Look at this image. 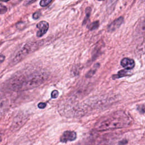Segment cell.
Wrapping results in <instances>:
<instances>
[{
	"mask_svg": "<svg viewBox=\"0 0 145 145\" xmlns=\"http://www.w3.org/2000/svg\"><path fill=\"white\" fill-rule=\"evenodd\" d=\"M130 70H127V69H124V70H122L120 71L117 74L113 75L112 77L113 79H117V78H122L124 77L127 76V75H129V72H128Z\"/></svg>",
	"mask_w": 145,
	"mask_h": 145,
	"instance_id": "ba28073f",
	"label": "cell"
},
{
	"mask_svg": "<svg viewBox=\"0 0 145 145\" xmlns=\"http://www.w3.org/2000/svg\"><path fill=\"white\" fill-rule=\"evenodd\" d=\"M99 1H103V0H99Z\"/></svg>",
	"mask_w": 145,
	"mask_h": 145,
	"instance_id": "d6986e66",
	"label": "cell"
},
{
	"mask_svg": "<svg viewBox=\"0 0 145 145\" xmlns=\"http://www.w3.org/2000/svg\"><path fill=\"white\" fill-rule=\"evenodd\" d=\"M77 133L73 131H65L60 137V141L63 143L73 141L76 140Z\"/></svg>",
	"mask_w": 145,
	"mask_h": 145,
	"instance_id": "3957f363",
	"label": "cell"
},
{
	"mask_svg": "<svg viewBox=\"0 0 145 145\" xmlns=\"http://www.w3.org/2000/svg\"><path fill=\"white\" fill-rule=\"evenodd\" d=\"M132 120L124 112L119 111L102 119L96 124L95 128L98 131L120 129L131 125Z\"/></svg>",
	"mask_w": 145,
	"mask_h": 145,
	"instance_id": "6da1fadb",
	"label": "cell"
},
{
	"mask_svg": "<svg viewBox=\"0 0 145 145\" xmlns=\"http://www.w3.org/2000/svg\"><path fill=\"white\" fill-rule=\"evenodd\" d=\"M26 119V117L24 116L23 114H19L18 115L17 117H16L15 120L13 122V128L15 129H18L20 128L22 126L23 123L25 122V121Z\"/></svg>",
	"mask_w": 145,
	"mask_h": 145,
	"instance_id": "52a82bcc",
	"label": "cell"
},
{
	"mask_svg": "<svg viewBox=\"0 0 145 145\" xmlns=\"http://www.w3.org/2000/svg\"><path fill=\"white\" fill-rule=\"evenodd\" d=\"M4 59H5V57L3 55H1V62H3V60H4Z\"/></svg>",
	"mask_w": 145,
	"mask_h": 145,
	"instance_id": "e0dca14e",
	"label": "cell"
},
{
	"mask_svg": "<svg viewBox=\"0 0 145 145\" xmlns=\"http://www.w3.org/2000/svg\"><path fill=\"white\" fill-rule=\"evenodd\" d=\"M41 16V13L40 12H36L34 14H33V18L34 19H38Z\"/></svg>",
	"mask_w": 145,
	"mask_h": 145,
	"instance_id": "4fadbf2b",
	"label": "cell"
},
{
	"mask_svg": "<svg viewBox=\"0 0 145 145\" xmlns=\"http://www.w3.org/2000/svg\"><path fill=\"white\" fill-rule=\"evenodd\" d=\"M1 1L3 2H8L9 1H10V0H1Z\"/></svg>",
	"mask_w": 145,
	"mask_h": 145,
	"instance_id": "ac0fdd59",
	"label": "cell"
},
{
	"mask_svg": "<svg viewBox=\"0 0 145 145\" xmlns=\"http://www.w3.org/2000/svg\"><path fill=\"white\" fill-rule=\"evenodd\" d=\"M32 46H30V44H26L24 46L22 49L18 52L16 57H14V59L12 61L14 63H16L18 62H19L21 60H22L23 57H25L27 54H28V53L30 52V49H31Z\"/></svg>",
	"mask_w": 145,
	"mask_h": 145,
	"instance_id": "7a4b0ae2",
	"label": "cell"
},
{
	"mask_svg": "<svg viewBox=\"0 0 145 145\" xmlns=\"http://www.w3.org/2000/svg\"><path fill=\"white\" fill-rule=\"evenodd\" d=\"M98 145H103V144H98Z\"/></svg>",
	"mask_w": 145,
	"mask_h": 145,
	"instance_id": "ffe728a7",
	"label": "cell"
},
{
	"mask_svg": "<svg viewBox=\"0 0 145 145\" xmlns=\"http://www.w3.org/2000/svg\"><path fill=\"white\" fill-rule=\"evenodd\" d=\"M124 22V18L120 17L117 18L115 20H114L112 23H111L108 27V31L110 32H112L116 31L122 25Z\"/></svg>",
	"mask_w": 145,
	"mask_h": 145,
	"instance_id": "5b68a950",
	"label": "cell"
},
{
	"mask_svg": "<svg viewBox=\"0 0 145 145\" xmlns=\"http://www.w3.org/2000/svg\"><path fill=\"white\" fill-rule=\"evenodd\" d=\"M59 96V92L57 90H54L52 92V93H51V97L53 99H56Z\"/></svg>",
	"mask_w": 145,
	"mask_h": 145,
	"instance_id": "7c38bea8",
	"label": "cell"
},
{
	"mask_svg": "<svg viewBox=\"0 0 145 145\" xmlns=\"http://www.w3.org/2000/svg\"><path fill=\"white\" fill-rule=\"evenodd\" d=\"M35 1V0H27V1H26V5H28L30 4H31V3L34 2Z\"/></svg>",
	"mask_w": 145,
	"mask_h": 145,
	"instance_id": "2e32d148",
	"label": "cell"
},
{
	"mask_svg": "<svg viewBox=\"0 0 145 145\" xmlns=\"http://www.w3.org/2000/svg\"><path fill=\"white\" fill-rule=\"evenodd\" d=\"M99 66L98 63H97V64H96V65H94V67H93V68L91 69V70H90V71L88 72V73L87 74L86 76H87V77H90L92 76V75H93V74H94V73L96 72V70H97V69H98V68H99Z\"/></svg>",
	"mask_w": 145,
	"mask_h": 145,
	"instance_id": "9c48e42d",
	"label": "cell"
},
{
	"mask_svg": "<svg viewBox=\"0 0 145 145\" xmlns=\"http://www.w3.org/2000/svg\"><path fill=\"white\" fill-rule=\"evenodd\" d=\"M121 65L127 70H131L134 68L135 62L133 59L129 58L123 59L121 61Z\"/></svg>",
	"mask_w": 145,
	"mask_h": 145,
	"instance_id": "8992f818",
	"label": "cell"
},
{
	"mask_svg": "<svg viewBox=\"0 0 145 145\" xmlns=\"http://www.w3.org/2000/svg\"><path fill=\"white\" fill-rule=\"evenodd\" d=\"M6 11H7L6 8L5 6H4L2 4H1V14H4Z\"/></svg>",
	"mask_w": 145,
	"mask_h": 145,
	"instance_id": "5bb4252c",
	"label": "cell"
},
{
	"mask_svg": "<svg viewBox=\"0 0 145 145\" xmlns=\"http://www.w3.org/2000/svg\"><path fill=\"white\" fill-rule=\"evenodd\" d=\"M52 0H41L40 2V5L42 7L47 6V5H49L50 3L52 2Z\"/></svg>",
	"mask_w": 145,
	"mask_h": 145,
	"instance_id": "8fae6325",
	"label": "cell"
},
{
	"mask_svg": "<svg viewBox=\"0 0 145 145\" xmlns=\"http://www.w3.org/2000/svg\"><path fill=\"white\" fill-rule=\"evenodd\" d=\"M37 28L39 29V31L37 32V36L40 38L45 34L48 31L49 28V24L45 21H41L37 25Z\"/></svg>",
	"mask_w": 145,
	"mask_h": 145,
	"instance_id": "277c9868",
	"label": "cell"
},
{
	"mask_svg": "<svg viewBox=\"0 0 145 145\" xmlns=\"http://www.w3.org/2000/svg\"><path fill=\"white\" fill-rule=\"evenodd\" d=\"M47 106V104L45 103H40L38 104V107L40 109H44Z\"/></svg>",
	"mask_w": 145,
	"mask_h": 145,
	"instance_id": "9a60e30c",
	"label": "cell"
},
{
	"mask_svg": "<svg viewBox=\"0 0 145 145\" xmlns=\"http://www.w3.org/2000/svg\"><path fill=\"white\" fill-rule=\"evenodd\" d=\"M99 23L98 21H97V22H93L91 24L89 27V28L90 29V30H94L97 29L99 27Z\"/></svg>",
	"mask_w": 145,
	"mask_h": 145,
	"instance_id": "30bf717a",
	"label": "cell"
}]
</instances>
